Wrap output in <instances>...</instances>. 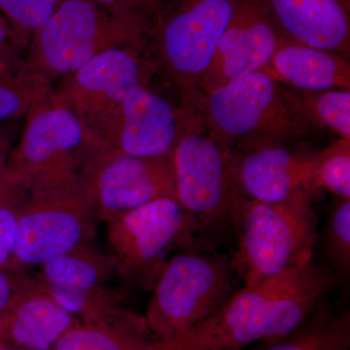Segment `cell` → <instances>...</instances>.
Masks as SVG:
<instances>
[{"mask_svg":"<svg viewBox=\"0 0 350 350\" xmlns=\"http://www.w3.org/2000/svg\"><path fill=\"white\" fill-rule=\"evenodd\" d=\"M27 280L12 265L0 269V312Z\"/></svg>","mask_w":350,"mask_h":350,"instance_id":"29","label":"cell"},{"mask_svg":"<svg viewBox=\"0 0 350 350\" xmlns=\"http://www.w3.org/2000/svg\"><path fill=\"white\" fill-rule=\"evenodd\" d=\"M185 112L174 107L148 83L131 89L124 98L100 148L137 157H162L174 153Z\"/></svg>","mask_w":350,"mask_h":350,"instance_id":"13","label":"cell"},{"mask_svg":"<svg viewBox=\"0 0 350 350\" xmlns=\"http://www.w3.org/2000/svg\"><path fill=\"white\" fill-rule=\"evenodd\" d=\"M334 280L328 269L313 262L287 269L234 291L181 336L200 350H241L258 340L273 342L305 323L323 304Z\"/></svg>","mask_w":350,"mask_h":350,"instance_id":"1","label":"cell"},{"mask_svg":"<svg viewBox=\"0 0 350 350\" xmlns=\"http://www.w3.org/2000/svg\"><path fill=\"white\" fill-rule=\"evenodd\" d=\"M83 172L94 215L107 222L153 200H177L174 154L137 157L93 152L83 163Z\"/></svg>","mask_w":350,"mask_h":350,"instance_id":"11","label":"cell"},{"mask_svg":"<svg viewBox=\"0 0 350 350\" xmlns=\"http://www.w3.org/2000/svg\"><path fill=\"white\" fill-rule=\"evenodd\" d=\"M315 190L329 191L340 200H350V139L340 138L321 151L314 163Z\"/></svg>","mask_w":350,"mask_h":350,"instance_id":"23","label":"cell"},{"mask_svg":"<svg viewBox=\"0 0 350 350\" xmlns=\"http://www.w3.org/2000/svg\"><path fill=\"white\" fill-rule=\"evenodd\" d=\"M280 36L253 0H241L207 68L200 91L208 93L241 76L266 71Z\"/></svg>","mask_w":350,"mask_h":350,"instance_id":"14","label":"cell"},{"mask_svg":"<svg viewBox=\"0 0 350 350\" xmlns=\"http://www.w3.org/2000/svg\"><path fill=\"white\" fill-rule=\"evenodd\" d=\"M154 350H200L196 349L194 345L184 340L182 336L167 340V342H158Z\"/></svg>","mask_w":350,"mask_h":350,"instance_id":"30","label":"cell"},{"mask_svg":"<svg viewBox=\"0 0 350 350\" xmlns=\"http://www.w3.org/2000/svg\"><path fill=\"white\" fill-rule=\"evenodd\" d=\"M280 38L337 53H350L349 0H253Z\"/></svg>","mask_w":350,"mask_h":350,"instance_id":"15","label":"cell"},{"mask_svg":"<svg viewBox=\"0 0 350 350\" xmlns=\"http://www.w3.org/2000/svg\"><path fill=\"white\" fill-rule=\"evenodd\" d=\"M33 87L22 76L0 73V126L25 116Z\"/></svg>","mask_w":350,"mask_h":350,"instance_id":"27","label":"cell"},{"mask_svg":"<svg viewBox=\"0 0 350 350\" xmlns=\"http://www.w3.org/2000/svg\"><path fill=\"white\" fill-rule=\"evenodd\" d=\"M180 107L195 111L214 137L239 154L298 144L321 131L297 107L288 87L265 70L199 92Z\"/></svg>","mask_w":350,"mask_h":350,"instance_id":"2","label":"cell"},{"mask_svg":"<svg viewBox=\"0 0 350 350\" xmlns=\"http://www.w3.org/2000/svg\"><path fill=\"white\" fill-rule=\"evenodd\" d=\"M200 229L178 200L163 198L107 221L117 271L131 284L153 289L176 244L191 243Z\"/></svg>","mask_w":350,"mask_h":350,"instance_id":"10","label":"cell"},{"mask_svg":"<svg viewBox=\"0 0 350 350\" xmlns=\"http://www.w3.org/2000/svg\"><path fill=\"white\" fill-rule=\"evenodd\" d=\"M63 0H0V11L12 25L25 48Z\"/></svg>","mask_w":350,"mask_h":350,"instance_id":"25","label":"cell"},{"mask_svg":"<svg viewBox=\"0 0 350 350\" xmlns=\"http://www.w3.org/2000/svg\"><path fill=\"white\" fill-rule=\"evenodd\" d=\"M94 1H96V0H94Z\"/></svg>","mask_w":350,"mask_h":350,"instance_id":"35","label":"cell"},{"mask_svg":"<svg viewBox=\"0 0 350 350\" xmlns=\"http://www.w3.org/2000/svg\"><path fill=\"white\" fill-rule=\"evenodd\" d=\"M241 1L172 0L159 11L149 41L152 59L176 90L180 105L199 93L219 41Z\"/></svg>","mask_w":350,"mask_h":350,"instance_id":"7","label":"cell"},{"mask_svg":"<svg viewBox=\"0 0 350 350\" xmlns=\"http://www.w3.org/2000/svg\"><path fill=\"white\" fill-rule=\"evenodd\" d=\"M13 133V129L10 126H0V159L6 158L10 153Z\"/></svg>","mask_w":350,"mask_h":350,"instance_id":"31","label":"cell"},{"mask_svg":"<svg viewBox=\"0 0 350 350\" xmlns=\"http://www.w3.org/2000/svg\"><path fill=\"white\" fill-rule=\"evenodd\" d=\"M81 165L64 163L32 179L18 215L11 261L43 266L85 245L96 215Z\"/></svg>","mask_w":350,"mask_h":350,"instance_id":"4","label":"cell"},{"mask_svg":"<svg viewBox=\"0 0 350 350\" xmlns=\"http://www.w3.org/2000/svg\"><path fill=\"white\" fill-rule=\"evenodd\" d=\"M234 273L231 260L208 252L170 258L144 317L154 338L167 342L202 323L234 293Z\"/></svg>","mask_w":350,"mask_h":350,"instance_id":"8","label":"cell"},{"mask_svg":"<svg viewBox=\"0 0 350 350\" xmlns=\"http://www.w3.org/2000/svg\"><path fill=\"white\" fill-rule=\"evenodd\" d=\"M7 158H8V157L0 159V179H1V177L3 176L4 172H5Z\"/></svg>","mask_w":350,"mask_h":350,"instance_id":"32","label":"cell"},{"mask_svg":"<svg viewBox=\"0 0 350 350\" xmlns=\"http://www.w3.org/2000/svg\"><path fill=\"white\" fill-rule=\"evenodd\" d=\"M182 108L185 117L174 153L177 200L200 232L236 227L247 200L238 180L239 154L214 137L195 111Z\"/></svg>","mask_w":350,"mask_h":350,"instance_id":"5","label":"cell"},{"mask_svg":"<svg viewBox=\"0 0 350 350\" xmlns=\"http://www.w3.org/2000/svg\"><path fill=\"white\" fill-rule=\"evenodd\" d=\"M326 257L340 273L350 269V200H340L332 207L324 234Z\"/></svg>","mask_w":350,"mask_h":350,"instance_id":"26","label":"cell"},{"mask_svg":"<svg viewBox=\"0 0 350 350\" xmlns=\"http://www.w3.org/2000/svg\"><path fill=\"white\" fill-rule=\"evenodd\" d=\"M314 193L304 192L275 204L246 200L231 258L244 286H254L287 269L312 262L317 243Z\"/></svg>","mask_w":350,"mask_h":350,"instance_id":"6","label":"cell"},{"mask_svg":"<svg viewBox=\"0 0 350 350\" xmlns=\"http://www.w3.org/2000/svg\"><path fill=\"white\" fill-rule=\"evenodd\" d=\"M266 71L284 86L299 91L350 90L347 57L282 38Z\"/></svg>","mask_w":350,"mask_h":350,"instance_id":"18","label":"cell"},{"mask_svg":"<svg viewBox=\"0 0 350 350\" xmlns=\"http://www.w3.org/2000/svg\"><path fill=\"white\" fill-rule=\"evenodd\" d=\"M19 144L9 153L6 167L31 185L46 170L70 162H84L92 150L77 116L57 101L53 87H33Z\"/></svg>","mask_w":350,"mask_h":350,"instance_id":"12","label":"cell"},{"mask_svg":"<svg viewBox=\"0 0 350 350\" xmlns=\"http://www.w3.org/2000/svg\"><path fill=\"white\" fill-rule=\"evenodd\" d=\"M157 344L144 317L103 308L66 332L52 350H154Z\"/></svg>","mask_w":350,"mask_h":350,"instance_id":"19","label":"cell"},{"mask_svg":"<svg viewBox=\"0 0 350 350\" xmlns=\"http://www.w3.org/2000/svg\"><path fill=\"white\" fill-rule=\"evenodd\" d=\"M149 41L103 51L53 86L57 101L81 122L93 152L100 148L129 92L150 82L157 71L146 53Z\"/></svg>","mask_w":350,"mask_h":350,"instance_id":"9","label":"cell"},{"mask_svg":"<svg viewBox=\"0 0 350 350\" xmlns=\"http://www.w3.org/2000/svg\"><path fill=\"white\" fill-rule=\"evenodd\" d=\"M0 350H25L17 349V347H9V345L0 344Z\"/></svg>","mask_w":350,"mask_h":350,"instance_id":"34","label":"cell"},{"mask_svg":"<svg viewBox=\"0 0 350 350\" xmlns=\"http://www.w3.org/2000/svg\"><path fill=\"white\" fill-rule=\"evenodd\" d=\"M161 8L115 15L94 0H63L31 38L21 76L53 87L103 51L150 38Z\"/></svg>","mask_w":350,"mask_h":350,"instance_id":"3","label":"cell"},{"mask_svg":"<svg viewBox=\"0 0 350 350\" xmlns=\"http://www.w3.org/2000/svg\"><path fill=\"white\" fill-rule=\"evenodd\" d=\"M315 154L317 151L293 148L292 144L239 154L241 192L246 199L265 204L283 202L304 191L315 194Z\"/></svg>","mask_w":350,"mask_h":350,"instance_id":"16","label":"cell"},{"mask_svg":"<svg viewBox=\"0 0 350 350\" xmlns=\"http://www.w3.org/2000/svg\"><path fill=\"white\" fill-rule=\"evenodd\" d=\"M27 48L0 11V73L20 75Z\"/></svg>","mask_w":350,"mask_h":350,"instance_id":"28","label":"cell"},{"mask_svg":"<svg viewBox=\"0 0 350 350\" xmlns=\"http://www.w3.org/2000/svg\"><path fill=\"white\" fill-rule=\"evenodd\" d=\"M43 275L53 288L89 293L117 271L113 256H103L82 245L42 266Z\"/></svg>","mask_w":350,"mask_h":350,"instance_id":"21","label":"cell"},{"mask_svg":"<svg viewBox=\"0 0 350 350\" xmlns=\"http://www.w3.org/2000/svg\"><path fill=\"white\" fill-rule=\"evenodd\" d=\"M288 89L292 100L313 125L321 131L328 129L342 139H350V90Z\"/></svg>","mask_w":350,"mask_h":350,"instance_id":"22","label":"cell"},{"mask_svg":"<svg viewBox=\"0 0 350 350\" xmlns=\"http://www.w3.org/2000/svg\"><path fill=\"white\" fill-rule=\"evenodd\" d=\"M29 186L7 169L0 179V269L7 266L12 258L18 215Z\"/></svg>","mask_w":350,"mask_h":350,"instance_id":"24","label":"cell"},{"mask_svg":"<svg viewBox=\"0 0 350 350\" xmlns=\"http://www.w3.org/2000/svg\"><path fill=\"white\" fill-rule=\"evenodd\" d=\"M142 1L152 4V5L161 6V1H162V0H142Z\"/></svg>","mask_w":350,"mask_h":350,"instance_id":"33","label":"cell"},{"mask_svg":"<svg viewBox=\"0 0 350 350\" xmlns=\"http://www.w3.org/2000/svg\"><path fill=\"white\" fill-rule=\"evenodd\" d=\"M350 312L320 305L299 328L262 350H349Z\"/></svg>","mask_w":350,"mask_h":350,"instance_id":"20","label":"cell"},{"mask_svg":"<svg viewBox=\"0 0 350 350\" xmlns=\"http://www.w3.org/2000/svg\"><path fill=\"white\" fill-rule=\"evenodd\" d=\"M49 290L27 280L0 312V344L25 350H52L79 324Z\"/></svg>","mask_w":350,"mask_h":350,"instance_id":"17","label":"cell"}]
</instances>
